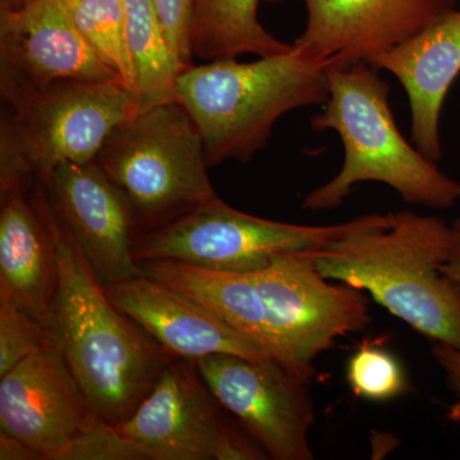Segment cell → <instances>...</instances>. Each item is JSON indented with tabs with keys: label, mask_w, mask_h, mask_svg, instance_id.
I'll use <instances>...</instances> for the list:
<instances>
[{
	"label": "cell",
	"mask_w": 460,
	"mask_h": 460,
	"mask_svg": "<svg viewBox=\"0 0 460 460\" xmlns=\"http://www.w3.org/2000/svg\"><path fill=\"white\" fill-rule=\"evenodd\" d=\"M29 195L49 229L58 260L50 328L91 410L120 426L177 357L115 307L40 181Z\"/></svg>",
	"instance_id": "6da1fadb"
},
{
	"label": "cell",
	"mask_w": 460,
	"mask_h": 460,
	"mask_svg": "<svg viewBox=\"0 0 460 460\" xmlns=\"http://www.w3.org/2000/svg\"><path fill=\"white\" fill-rule=\"evenodd\" d=\"M452 244V226L440 217L378 214L317 251L316 265L326 279L370 293L420 334L460 350V284L443 270Z\"/></svg>",
	"instance_id": "7a4b0ae2"
},
{
	"label": "cell",
	"mask_w": 460,
	"mask_h": 460,
	"mask_svg": "<svg viewBox=\"0 0 460 460\" xmlns=\"http://www.w3.org/2000/svg\"><path fill=\"white\" fill-rule=\"evenodd\" d=\"M370 63L329 66V99L311 119L314 131H334L344 148L341 172L305 196V210H335L361 181L386 184L410 205L449 210L460 183L444 174L396 126L389 84Z\"/></svg>",
	"instance_id": "3957f363"
},
{
	"label": "cell",
	"mask_w": 460,
	"mask_h": 460,
	"mask_svg": "<svg viewBox=\"0 0 460 460\" xmlns=\"http://www.w3.org/2000/svg\"><path fill=\"white\" fill-rule=\"evenodd\" d=\"M330 65L293 47L252 62L211 60L181 72L175 100L198 126L210 168L247 163L266 147L283 115L328 102Z\"/></svg>",
	"instance_id": "277c9868"
},
{
	"label": "cell",
	"mask_w": 460,
	"mask_h": 460,
	"mask_svg": "<svg viewBox=\"0 0 460 460\" xmlns=\"http://www.w3.org/2000/svg\"><path fill=\"white\" fill-rule=\"evenodd\" d=\"M95 162L128 201L138 237L217 199L201 133L177 100L124 120Z\"/></svg>",
	"instance_id": "5b68a950"
},
{
	"label": "cell",
	"mask_w": 460,
	"mask_h": 460,
	"mask_svg": "<svg viewBox=\"0 0 460 460\" xmlns=\"http://www.w3.org/2000/svg\"><path fill=\"white\" fill-rule=\"evenodd\" d=\"M140 111L120 81H63L9 107L0 122V195L57 166L93 162L109 136Z\"/></svg>",
	"instance_id": "8992f818"
},
{
	"label": "cell",
	"mask_w": 460,
	"mask_h": 460,
	"mask_svg": "<svg viewBox=\"0 0 460 460\" xmlns=\"http://www.w3.org/2000/svg\"><path fill=\"white\" fill-rule=\"evenodd\" d=\"M378 214L334 226H301L242 213L217 198L164 228L136 239L137 263L178 261L217 271L252 272L296 251L320 250Z\"/></svg>",
	"instance_id": "52a82bcc"
},
{
	"label": "cell",
	"mask_w": 460,
	"mask_h": 460,
	"mask_svg": "<svg viewBox=\"0 0 460 460\" xmlns=\"http://www.w3.org/2000/svg\"><path fill=\"white\" fill-rule=\"evenodd\" d=\"M117 428L148 460L269 459L220 404L193 359H172L135 413Z\"/></svg>",
	"instance_id": "ba28073f"
},
{
	"label": "cell",
	"mask_w": 460,
	"mask_h": 460,
	"mask_svg": "<svg viewBox=\"0 0 460 460\" xmlns=\"http://www.w3.org/2000/svg\"><path fill=\"white\" fill-rule=\"evenodd\" d=\"M317 251L287 253L251 272L293 368L310 378L321 353L339 338L362 332L371 320L362 290L335 286L320 274Z\"/></svg>",
	"instance_id": "9c48e42d"
},
{
	"label": "cell",
	"mask_w": 460,
	"mask_h": 460,
	"mask_svg": "<svg viewBox=\"0 0 460 460\" xmlns=\"http://www.w3.org/2000/svg\"><path fill=\"white\" fill-rule=\"evenodd\" d=\"M196 365L220 404L269 459H314L308 443L314 423L310 377L274 358L234 354H214Z\"/></svg>",
	"instance_id": "30bf717a"
},
{
	"label": "cell",
	"mask_w": 460,
	"mask_h": 460,
	"mask_svg": "<svg viewBox=\"0 0 460 460\" xmlns=\"http://www.w3.org/2000/svg\"><path fill=\"white\" fill-rule=\"evenodd\" d=\"M109 80L118 77L78 31L68 0L0 11V93L8 107L63 81Z\"/></svg>",
	"instance_id": "8fae6325"
},
{
	"label": "cell",
	"mask_w": 460,
	"mask_h": 460,
	"mask_svg": "<svg viewBox=\"0 0 460 460\" xmlns=\"http://www.w3.org/2000/svg\"><path fill=\"white\" fill-rule=\"evenodd\" d=\"M307 22L292 47L332 66L371 63L456 9L458 0H304Z\"/></svg>",
	"instance_id": "7c38bea8"
},
{
	"label": "cell",
	"mask_w": 460,
	"mask_h": 460,
	"mask_svg": "<svg viewBox=\"0 0 460 460\" xmlns=\"http://www.w3.org/2000/svg\"><path fill=\"white\" fill-rule=\"evenodd\" d=\"M38 181L102 286L142 274L133 255L138 232L131 208L95 160L57 166Z\"/></svg>",
	"instance_id": "4fadbf2b"
},
{
	"label": "cell",
	"mask_w": 460,
	"mask_h": 460,
	"mask_svg": "<svg viewBox=\"0 0 460 460\" xmlns=\"http://www.w3.org/2000/svg\"><path fill=\"white\" fill-rule=\"evenodd\" d=\"M93 414L56 337L0 377V431L40 460H60Z\"/></svg>",
	"instance_id": "5bb4252c"
},
{
	"label": "cell",
	"mask_w": 460,
	"mask_h": 460,
	"mask_svg": "<svg viewBox=\"0 0 460 460\" xmlns=\"http://www.w3.org/2000/svg\"><path fill=\"white\" fill-rule=\"evenodd\" d=\"M105 290L118 310L177 358L198 361L214 354L272 358L205 305L146 275L118 281Z\"/></svg>",
	"instance_id": "9a60e30c"
},
{
	"label": "cell",
	"mask_w": 460,
	"mask_h": 460,
	"mask_svg": "<svg viewBox=\"0 0 460 460\" xmlns=\"http://www.w3.org/2000/svg\"><path fill=\"white\" fill-rule=\"evenodd\" d=\"M370 65L401 83L410 100L411 142L429 162H440L441 109L460 75V11L436 21Z\"/></svg>",
	"instance_id": "2e32d148"
},
{
	"label": "cell",
	"mask_w": 460,
	"mask_h": 460,
	"mask_svg": "<svg viewBox=\"0 0 460 460\" xmlns=\"http://www.w3.org/2000/svg\"><path fill=\"white\" fill-rule=\"evenodd\" d=\"M58 277L53 239L29 190L0 195V302L50 328Z\"/></svg>",
	"instance_id": "e0dca14e"
},
{
	"label": "cell",
	"mask_w": 460,
	"mask_h": 460,
	"mask_svg": "<svg viewBox=\"0 0 460 460\" xmlns=\"http://www.w3.org/2000/svg\"><path fill=\"white\" fill-rule=\"evenodd\" d=\"M138 266L142 274L195 299L252 339L272 358L296 371L272 329L251 272L210 270L165 260L140 262Z\"/></svg>",
	"instance_id": "ac0fdd59"
},
{
	"label": "cell",
	"mask_w": 460,
	"mask_h": 460,
	"mask_svg": "<svg viewBox=\"0 0 460 460\" xmlns=\"http://www.w3.org/2000/svg\"><path fill=\"white\" fill-rule=\"evenodd\" d=\"M261 2L281 0H196L193 56L205 62L232 59L243 54L271 57L290 50L257 17Z\"/></svg>",
	"instance_id": "d6986e66"
},
{
	"label": "cell",
	"mask_w": 460,
	"mask_h": 460,
	"mask_svg": "<svg viewBox=\"0 0 460 460\" xmlns=\"http://www.w3.org/2000/svg\"><path fill=\"white\" fill-rule=\"evenodd\" d=\"M124 29L140 111L175 100L181 68L151 0H123Z\"/></svg>",
	"instance_id": "ffe728a7"
},
{
	"label": "cell",
	"mask_w": 460,
	"mask_h": 460,
	"mask_svg": "<svg viewBox=\"0 0 460 460\" xmlns=\"http://www.w3.org/2000/svg\"><path fill=\"white\" fill-rule=\"evenodd\" d=\"M78 31L133 95V74L124 29L123 0H68Z\"/></svg>",
	"instance_id": "44dd1931"
},
{
	"label": "cell",
	"mask_w": 460,
	"mask_h": 460,
	"mask_svg": "<svg viewBox=\"0 0 460 460\" xmlns=\"http://www.w3.org/2000/svg\"><path fill=\"white\" fill-rule=\"evenodd\" d=\"M347 381L354 395L387 402L407 392L404 368L394 354L378 347H362L347 363Z\"/></svg>",
	"instance_id": "7402d4cb"
},
{
	"label": "cell",
	"mask_w": 460,
	"mask_h": 460,
	"mask_svg": "<svg viewBox=\"0 0 460 460\" xmlns=\"http://www.w3.org/2000/svg\"><path fill=\"white\" fill-rule=\"evenodd\" d=\"M53 341L49 326L17 305L0 302V377Z\"/></svg>",
	"instance_id": "603a6c76"
},
{
	"label": "cell",
	"mask_w": 460,
	"mask_h": 460,
	"mask_svg": "<svg viewBox=\"0 0 460 460\" xmlns=\"http://www.w3.org/2000/svg\"><path fill=\"white\" fill-rule=\"evenodd\" d=\"M60 460H148L117 426L93 414L66 447Z\"/></svg>",
	"instance_id": "cb8c5ba5"
},
{
	"label": "cell",
	"mask_w": 460,
	"mask_h": 460,
	"mask_svg": "<svg viewBox=\"0 0 460 460\" xmlns=\"http://www.w3.org/2000/svg\"><path fill=\"white\" fill-rule=\"evenodd\" d=\"M181 71L193 65L196 0H151Z\"/></svg>",
	"instance_id": "d4e9b609"
},
{
	"label": "cell",
	"mask_w": 460,
	"mask_h": 460,
	"mask_svg": "<svg viewBox=\"0 0 460 460\" xmlns=\"http://www.w3.org/2000/svg\"><path fill=\"white\" fill-rule=\"evenodd\" d=\"M452 252L443 270L460 284V217L452 223ZM431 352L438 367L444 372L447 389L456 396L449 417L460 420V350L447 344L435 343Z\"/></svg>",
	"instance_id": "484cf974"
},
{
	"label": "cell",
	"mask_w": 460,
	"mask_h": 460,
	"mask_svg": "<svg viewBox=\"0 0 460 460\" xmlns=\"http://www.w3.org/2000/svg\"><path fill=\"white\" fill-rule=\"evenodd\" d=\"M0 460H40L20 438L0 431Z\"/></svg>",
	"instance_id": "4316f807"
},
{
	"label": "cell",
	"mask_w": 460,
	"mask_h": 460,
	"mask_svg": "<svg viewBox=\"0 0 460 460\" xmlns=\"http://www.w3.org/2000/svg\"><path fill=\"white\" fill-rule=\"evenodd\" d=\"M31 2L32 0H0V11H16Z\"/></svg>",
	"instance_id": "83f0119b"
}]
</instances>
